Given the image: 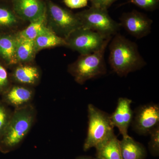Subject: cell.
<instances>
[{
  "label": "cell",
  "instance_id": "83f0119b",
  "mask_svg": "<svg viewBox=\"0 0 159 159\" xmlns=\"http://www.w3.org/2000/svg\"><path fill=\"white\" fill-rule=\"evenodd\" d=\"M11 0H0V1H4V2H10Z\"/></svg>",
  "mask_w": 159,
  "mask_h": 159
},
{
  "label": "cell",
  "instance_id": "30bf717a",
  "mask_svg": "<svg viewBox=\"0 0 159 159\" xmlns=\"http://www.w3.org/2000/svg\"><path fill=\"white\" fill-rule=\"evenodd\" d=\"M152 23V21L144 15L134 11L123 14L120 25L131 35L141 39L150 33Z\"/></svg>",
  "mask_w": 159,
  "mask_h": 159
},
{
  "label": "cell",
  "instance_id": "ffe728a7",
  "mask_svg": "<svg viewBox=\"0 0 159 159\" xmlns=\"http://www.w3.org/2000/svg\"><path fill=\"white\" fill-rule=\"evenodd\" d=\"M47 28L45 14L39 19L29 23L28 25L18 31L16 34L20 37L34 40Z\"/></svg>",
  "mask_w": 159,
  "mask_h": 159
},
{
  "label": "cell",
  "instance_id": "cb8c5ba5",
  "mask_svg": "<svg viewBox=\"0 0 159 159\" xmlns=\"http://www.w3.org/2000/svg\"><path fill=\"white\" fill-rule=\"evenodd\" d=\"M130 2L142 9L151 10L157 7L159 0H130Z\"/></svg>",
  "mask_w": 159,
  "mask_h": 159
},
{
  "label": "cell",
  "instance_id": "9c48e42d",
  "mask_svg": "<svg viewBox=\"0 0 159 159\" xmlns=\"http://www.w3.org/2000/svg\"><path fill=\"white\" fill-rule=\"evenodd\" d=\"M10 3L18 17L26 23L39 19L46 14V3L43 0H11Z\"/></svg>",
  "mask_w": 159,
  "mask_h": 159
},
{
  "label": "cell",
  "instance_id": "52a82bcc",
  "mask_svg": "<svg viewBox=\"0 0 159 159\" xmlns=\"http://www.w3.org/2000/svg\"><path fill=\"white\" fill-rule=\"evenodd\" d=\"M111 39L81 27L73 31L66 39V47L77 51L80 55L89 54L101 49L110 41Z\"/></svg>",
  "mask_w": 159,
  "mask_h": 159
},
{
  "label": "cell",
  "instance_id": "7c38bea8",
  "mask_svg": "<svg viewBox=\"0 0 159 159\" xmlns=\"http://www.w3.org/2000/svg\"><path fill=\"white\" fill-rule=\"evenodd\" d=\"M34 93V88L12 84L2 95V101L14 109L21 108L32 104Z\"/></svg>",
  "mask_w": 159,
  "mask_h": 159
},
{
  "label": "cell",
  "instance_id": "484cf974",
  "mask_svg": "<svg viewBox=\"0 0 159 159\" xmlns=\"http://www.w3.org/2000/svg\"><path fill=\"white\" fill-rule=\"evenodd\" d=\"M116 0H91L93 6L107 9Z\"/></svg>",
  "mask_w": 159,
  "mask_h": 159
},
{
  "label": "cell",
  "instance_id": "4fadbf2b",
  "mask_svg": "<svg viewBox=\"0 0 159 159\" xmlns=\"http://www.w3.org/2000/svg\"><path fill=\"white\" fill-rule=\"evenodd\" d=\"M132 102L130 99L120 97L118 99L116 110L110 115L112 124L119 129L122 137L129 135V128L132 122L134 111L131 107Z\"/></svg>",
  "mask_w": 159,
  "mask_h": 159
},
{
  "label": "cell",
  "instance_id": "6da1fadb",
  "mask_svg": "<svg viewBox=\"0 0 159 159\" xmlns=\"http://www.w3.org/2000/svg\"><path fill=\"white\" fill-rule=\"evenodd\" d=\"M109 49L110 65L113 70L120 77L127 76L146 66L137 44L121 34H116Z\"/></svg>",
  "mask_w": 159,
  "mask_h": 159
},
{
  "label": "cell",
  "instance_id": "7a4b0ae2",
  "mask_svg": "<svg viewBox=\"0 0 159 159\" xmlns=\"http://www.w3.org/2000/svg\"><path fill=\"white\" fill-rule=\"evenodd\" d=\"M36 110L33 104L12 111L9 123L0 140V152L8 153L18 148L34 125Z\"/></svg>",
  "mask_w": 159,
  "mask_h": 159
},
{
  "label": "cell",
  "instance_id": "5bb4252c",
  "mask_svg": "<svg viewBox=\"0 0 159 159\" xmlns=\"http://www.w3.org/2000/svg\"><path fill=\"white\" fill-rule=\"evenodd\" d=\"M26 23L15 13L10 2L0 1V34L16 33Z\"/></svg>",
  "mask_w": 159,
  "mask_h": 159
},
{
  "label": "cell",
  "instance_id": "4316f807",
  "mask_svg": "<svg viewBox=\"0 0 159 159\" xmlns=\"http://www.w3.org/2000/svg\"><path fill=\"white\" fill-rule=\"evenodd\" d=\"M76 159H93L90 157L86 156H80L76 158Z\"/></svg>",
  "mask_w": 159,
  "mask_h": 159
},
{
  "label": "cell",
  "instance_id": "603a6c76",
  "mask_svg": "<svg viewBox=\"0 0 159 159\" xmlns=\"http://www.w3.org/2000/svg\"><path fill=\"white\" fill-rule=\"evenodd\" d=\"M150 140L148 142V149L154 157L159 156V125L154 129L149 134Z\"/></svg>",
  "mask_w": 159,
  "mask_h": 159
},
{
  "label": "cell",
  "instance_id": "8992f818",
  "mask_svg": "<svg viewBox=\"0 0 159 159\" xmlns=\"http://www.w3.org/2000/svg\"><path fill=\"white\" fill-rule=\"evenodd\" d=\"M81 27L98 32L107 37H111L120 29V24L113 20L107 9L92 6L77 13Z\"/></svg>",
  "mask_w": 159,
  "mask_h": 159
},
{
  "label": "cell",
  "instance_id": "e0dca14e",
  "mask_svg": "<svg viewBox=\"0 0 159 159\" xmlns=\"http://www.w3.org/2000/svg\"><path fill=\"white\" fill-rule=\"evenodd\" d=\"M16 58L17 64L33 63L38 53L34 40L19 37L16 34Z\"/></svg>",
  "mask_w": 159,
  "mask_h": 159
},
{
  "label": "cell",
  "instance_id": "2e32d148",
  "mask_svg": "<svg viewBox=\"0 0 159 159\" xmlns=\"http://www.w3.org/2000/svg\"><path fill=\"white\" fill-rule=\"evenodd\" d=\"M119 146L122 159H145L147 152L144 145L135 141L129 135L119 140Z\"/></svg>",
  "mask_w": 159,
  "mask_h": 159
},
{
  "label": "cell",
  "instance_id": "8fae6325",
  "mask_svg": "<svg viewBox=\"0 0 159 159\" xmlns=\"http://www.w3.org/2000/svg\"><path fill=\"white\" fill-rule=\"evenodd\" d=\"M10 74L12 84L34 88L41 79L40 69L33 63L17 64L12 66Z\"/></svg>",
  "mask_w": 159,
  "mask_h": 159
},
{
  "label": "cell",
  "instance_id": "ac0fdd59",
  "mask_svg": "<svg viewBox=\"0 0 159 159\" xmlns=\"http://www.w3.org/2000/svg\"><path fill=\"white\" fill-rule=\"evenodd\" d=\"M119 140L116 135L100 143L96 147V157L99 159H122Z\"/></svg>",
  "mask_w": 159,
  "mask_h": 159
},
{
  "label": "cell",
  "instance_id": "9a60e30c",
  "mask_svg": "<svg viewBox=\"0 0 159 159\" xmlns=\"http://www.w3.org/2000/svg\"><path fill=\"white\" fill-rule=\"evenodd\" d=\"M16 33L0 34V60L7 67L17 64L16 58Z\"/></svg>",
  "mask_w": 159,
  "mask_h": 159
},
{
  "label": "cell",
  "instance_id": "277c9868",
  "mask_svg": "<svg viewBox=\"0 0 159 159\" xmlns=\"http://www.w3.org/2000/svg\"><path fill=\"white\" fill-rule=\"evenodd\" d=\"M88 128L83 145L87 151L107 140L115 134L110 115L92 104L88 106Z\"/></svg>",
  "mask_w": 159,
  "mask_h": 159
},
{
  "label": "cell",
  "instance_id": "44dd1931",
  "mask_svg": "<svg viewBox=\"0 0 159 159\" xmlns=\"http://www.w3.org/2000/svg\"><path fill=\"white\" fill-rule=\"evenodd\" d=\"M12 111L2 101H0V140L9 123Z\"/></svg>",
  "mask_w": 159,
  "mask_h": 159
},
{
  "label": "cell",
  "instance_id": "ba28073f",
  "mask_svg": "<svg viewBox=\"0 0 159 159\" xmlns=\"http://www.w3.org/2000/svg\"><path fill=\"white\" fill-rule=\"evenodd\" d=\"M131 125L133 130L138 134H149L159 125L158 104L149 103L139 106L134 112Z\"/></svg>",
  "mask_w": 159,
  "mask_h": 159
},
{
  "label": "cell",
  "instance_id": "d6986e66",
  "mask_svg": "<svg viewBox=\"0 0 159 159\" xmlns=\"http://www.w3.org/2000/svg\"><path fill=\"white\" fill-rule=\"evenodd\" d=\"M38 53L41 50L58 47H66L65 39L57 35L48 28L34 40Z\"/></svg>",
  "mask_w": 159,
  "mask_h": 159
},
{
  "label": "cell",
  "instance_id": "5b68a950",
  "mask_svg": "<svg viewBox=\"0 0 159 159\" xmlns=\"http://www.w3.org/2000/svg\"><path fill=\"white\" fill-rule=\"evenodd\" d=\"M46 3L47 27L58 36L65 39L73 31L81 28V23L77 14L51 0Z\"/></svg>",
  "mask_w": 159,
  "mask_h": 159
},
{
  "label": "cell",
  "instance_id": "7402d4cb",
  "mask_svg": "<svg viewBox=\"0 0 159 159\" xmlns=\"http://www.w3.org/2000/svg\"><path fill=\"white\" fill-rule=\"evenodd\" d=\"M12 84L7 66L0 60V95L4 94Z\"/></svg>",
  "mask_w": 159,
  "mask_h": 159
},
{
  "label": "cell",
  "instance_id": "3957f363",
  "mask_svg": "<svg viewBox=\"0 0 159 159\" xmlns=\"http://www.w3.org/2000/svg\"><path fill=\"white\" fill-rule=\"evenodd\" d=\"M108 43L96 52L80 55L76 61L69 66L68 71L76 82L83 84L89 80L106 74L107 69L104 55Z\"/></svg>",
  "mask_w": 159,
  "mask_h": 159
},
{
  "label": "cell",
  "instance_id": "d4e9b609",
  "mask_svg": "<svg viewBox=\"0 0 159 159\" xmlns=\"http://www.w3.org/2000/svg\"><path fill=\"white\" fill-rule=\"evenodd\" d=\"M65 4L72 9L83 8L88 4V0H63Z\"/></svg>",
  "mask_w": 159,
  "mask_h": 159
}]
</instances>
